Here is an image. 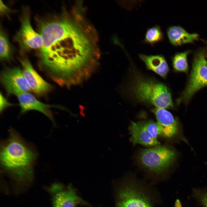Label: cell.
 I'll use <instances>...</instances> for the list:
<instances>
[{
  "instance_id": "1",
  "label": "cell",
  "mask_w": 207,
  "mask_h": 207,
  "mask_svg": "<svg viewBox=\"0 0 207 207\" xmlns=\"http://www.w3.org/2000/svg\"><path fill=\"white\" fill-rule=\"evenodd\" d=\"M74 12L64 11L37 22L43 40L38 50L39 66L60 85L86 78L94 71L99 57L94 28L80 14Z\"/></svg>"
},
{
  "instance_id": "2",
  "label": "cell",
  "mask_w": 207,
  "mask_h": 207,
  "mask_svg": "<svg viewBox=\"0 0 207 207\" xmlns=\"http://www.w3.org/2000/svg\"><path fill=\"white\" fill-rule=\"evenodd\" d=\"M37 156L34 147L10 128L8 137L1 143L0 166L17 189L27 187L32 181Z\"/></svg>"
},
{
  "instance_id": "3",
  "label": "cell",
  "mask_w": 207,
  "mask_h": 207,
  "mask_svg": "<svg viewBox=\"0 0 207 207\" xmlns=\"http://www.w3.org/2000/svg\"><path fill=\"white\" fill-rule=\"evenodd\" d=\"M119 181L114 191L116 207H155L156 195L145 182L133 176Z\"/></svg>"
},
{
  "instance_id": "4",
  "label": "cell",
  "mask_w": 207,
  "mask_h": 207,
  "mask_svg": "<svg viewBox=\"0 0 207 207\" xmlns=\"http://www.w3.org/2000/svg\"><path fill=\"white\" fill-rule=\"evenodd\" d=\"M129 89L140 102L164 109L173 106L170 93L165 85L138 73L133 74Z\"/></svg>"
},
{
  "instance_id": "5",
  "label": "cell",
  "mask_w": 207,
  "mask_h": 207,
  "mask_svg": "<svg viewBox=\"0 0 207 207\" xmlns=\"http://www.w3.org/2000/svg\"><path fill=\"white\" fill-rule=\"evenodd\" d=\"M176 158V153L172 148L160 145L141 150L137 159L143 168L156 176H160L168 171Z\"/></svg>"
},
{
  "instance_id": "6",
  "label": "cell",
  "mask_w": 207,
  "mask_h": 207,
  "mask_svg": "<svg viewBox=\"0 0 207 207\" xmlns=\"http://www.w3.org/2000/svg\"><path fill=\"white\" fill-rule=\"evenodd\" d=\"M20 19V27L14 37V40L18 44L21 52L33 49L39 50L42 45V38L32 27L30 12L27 7L23 9Z\"/></svg>"
},
{
  "instance_id": "7",
  "label": "cell",
  "mask_w": 207,
  "mask_h": 207,
  "mask_svg": "<svg viewBox=\"0 0 207 207\" xmlns=\"http://www.w3.org/2000/svg\"><path fill=\"white\" fill-rule=\"evenodd\" d=\"M47 189L51 198L53 207H76L79 205L91 206L78 195L71 184L66 185L55 182Z\"/></svg>"
},
{
  "instance_id": "8",
  "label": "cell",
  "mask_w": 207,
  "mask_h": 207,
  "mask_svg": "<svg viewBox=\"0 0 207 207\" xmlns=\"http://www.w3.org/2000/svg\"><path fill=\"white\" fill-rule=\"evenodd\" d=\"M207 86V57L202 52L195 56L189 83L181 99L187 102L201 88Z\"/></svg>"
},
{
  "instance_id": "9",
  "label": "cell",
  "mask_w": 207,
  "mask_h": 207,
  "mask_svg": "<svg viewBox=\"0 0 207 207\" xmlns=\"http://www.w3.org/2000/svg\"><path fill=\"white\" fill-rule=\"evenodd\" d=\"M0 79L2 85L9 95L17 96L31 91L19 67L5 68L1 72Z\"/></svg>"
},
{
  "instance_id": "10",
  "label": "cell",
  "mask_w": 207,
  "mask_h": 207,
  "mask_svg": "<svg viewBox=\"0 0 207 207\" xmlns=\"http://www.w3.org/2000/svg\"><path fill=\"white\" fill-rule=\"evenodd\" d=\"M23 75L31 90L39 96H43L53 90V86L45 80L37 72L27 57L20 59Z\"/></svg>"
},
{
  "instance_id": "11",
  "label": "cell",
  "mask_w": 207,
  "mask_h": 207,
  "mask_svg": "<svg viewBox=\"0 0 207 207\" xmlns=\"http://www.w3.org/2000/svg\"><path fill=\"white\" fill-rule=\"evenodd\" d=\"M17 96L20 108L21 114H23L31 110L38 111L47 116L55 126L51 109L57 107L56 106L43 103L29 92L22 93Z\"/></svg>"
},
{
  "instance_id": "12",
  "label": "cell",
  "mask_w": 207,
  "mask_h": 207,
  "mask_svg": "<svg viewBox=\"0 0 207 207\" xmlns=\"http://www.w3.org/2000/svg\"><path fill=\"white\" fill-rule=\"evenodd\" d=\"M160 128L161 135L168 139L176 136L179 131V124L172 114L166 109L155 108L152 110Z\"/></svg>"
},
{
  "instance_id": "13",
  "label": "cell",
  "mask_w": 207,
  "mask_h": 207,
  "mask_svg": "<svg viewBox=\"0 0 207 207\" xmlns=\"http://www.w3.org/2000/svg\"><path fill=\"white\" fill-rule=\"evenodd\" d=\"M129 130L131 140L133 145L139 144L151 147L160 145L158 140L153 138L147 131L143 121L132 122Z\"/></svg>"
},
{
  "instance_id": "14",
  "label": "cell",
  "mask_w": 207,
  "mask_h": 207,
  "mask_svg": "<svg viewBox=\"0 0 207 207\" xmlns=\"http://www.w3.org/2000/svg\"><path fill=\"white\" fill-rule=\"evenodd\" d=\"M139 57L144 63L147 69L164 78L168 71V67L164 57L161 55H148L140 54Z\"/></svg>"
},
{
  "instance_id": "15",
  "label": "cell",
  "mask_w": 207,
  "mask_h": 207,
  "mask_svg": "<svg viewBox=\"0 0 207 207\" xmlns=\"http://www.w3.org/2000/svg\"><path fill=\"white\" fill-rule=\"evenodd\" d=\"M167 34L170 42L174 45L193 42L197 40L198 35L196 33L190 34L179 26H172L167 30Z\"/></svg>"
},
{
  "instance_id": "16",
  "label": "cell",
  "mask_w": 207,
  "mask_h": 207,
  "mask_svg": "<svg viewBox=\"0 0 207 207\" xmlns=\"http://www.w3.org/2000/svg\"><path fill=\"white\" fill-rule=\"evenodd\" d=\"M15 50L9 41L7 33L2 28L0 31V58L2 61H9L13 57Z\"/></svg>"
},
{
  "instance_id": "17",
  "label": "cell",
  "mask_w": 207,
  "mask_h": 207,
  "mask_svg": "<svg viewBox=\"0 0 207 207\" xmlns=\"http://www.w3.org/2000/svg\"><path fill=\"white\" fill-rule=\"evenodd\" d=\"M164 38L163 34L158 26H155L147 30L146 33L145 41L152 45L162 41Z\"/></svg>"
},
{
  "instance_id": "18",
  "label": "cell",
  "mask_w": 207,
  "mask_h": 207,
  "mask_svg": "<svg viewBox=\"0 0 207 207\" xmlns=\"http://www.w3.org/2000/svg\"><path fill=\"white\" fill-rule=\"evenodd\" d=\"M188 52L185 51L176 54L173 59L174 68L177 71L186 72L188 66L187 56Z\"/></svg>"
},
{
  "instance_id": "19",
  "label": "cell",
  "mask_w": 207,
  "mask_h": 207,
  "mask_svg": "<svg viewBox=\"0 0 207 207\" xmlns=\"http://www.w3.org/2000/svg\"><path fill=\"white\" fill-rule=\"evenodd\" d=\"M143 122L147 130L153 138L157 139L158 136L161 135L160 128L157 122L152 120L143 121Z\"/></svg>"
},
{
  "instance_id": "20",
  "label": "cell",
  "mask_w": 207,
  "mask_h": 207,
  "mask_svg": "<svg viewBox=\"0 0 207 207\" xmlns=\"http://www.w3.org/2000/svg\"><path fill=\"white\" fill-rule=\"evenodd\" d=\"M193 196L204 207H207V187L204 189H193Z\"/></svg>"
},
{
  "instance_id": "21",
  "label": "cell",
  "mask_w": 207,
  "mask_h": 207,
  "mask_svg": "<svg viewBox=\"0 0 207 207\" xmlns=\"http://www.w3.org/2000/svg\"><path fill=\"white\" fill-rule=\"evenodd\" d=\"M14 105V104L9 102L4 97L1 92L0 94V111L3 112L7 108Z\"/></svg>"
},
{
  "instance_id": "22",
  "label": "cell",
  "mask_w": 207,
  "mask_h": 207,
  "mask_svg": "<svg viewBox=\"0 0 207 207\" xmlns=\"http://www.w3.org/2000/svg\"><path fill=\"white\" fill-rule=\"evenodd\" d=\"M11 12V9L6 6L3 2L0 0V13L1 15H5Z\"/></svg>"
},
{
  "instance_id": "23",
  "label": "cell",
  "mask_w": 207,
  "mask_h": 207,
  "mask_svg": "<svg viewBox=\"0 0 207 207\" xmlns=\"http://www.w3.org/2000/svg\"><path fill=\"white\" fill-rule=\"evenodd\" d=\"M174 207H182V205L180 200L177 199L175 202Z\"/></svg>"
},
{
  "instance_id": "24",
  "label": "cell",
  "mask_w": 207,
  "mask_h": 207,
  "mask_svg": "<svg viewBox=\"0 0 207 207\" xmlns=\"http://www.w3.org/2000/svg\"><path fill=\"white\" fill-rule=\"evenodd\" d=\"M206 164H207V163H206Z\"/></svg>"
}]
</instances>
